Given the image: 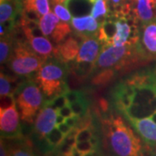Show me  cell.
I'll list each match as a JSON object with an SVG mask.
<instances>
[{
	"instance_id": "cell-1",
	"label": "cell",
	"mask_w": 156,
	"mask_h": 156,
	"mask_svg": "<svg viewBox=\"0 0 156 156\" xmlns=\"http://www.w3.org/2000/svg\"><path fill=\"white\" fill-rule=\"evenodd\" d=\"M103 145L110 156H143L140 139L120 116L111 115L102 121Z\"/></svg>"
},
{
	"instance_id": "cell-2",
	"label": "cell",
	"mask_w": 156,
	"mask_h": 156,
	"mask_svg": "<svg viewBox=\"0 0 156 156\" xmlns=\"http://www.w3.org/2000/svg\"><path fill=\"white\" fill-rule=\"evenodd\" d=\"M11 95L19 108L23 122L33 123L37 112L44 105V96L39 87L32 81H27Z\"/></svg>"
},
{
	"instance_id": "cell-3",
	"label": "cell",
	"mask_w": 156,
	"mask_h": 156,
	"mask_svg": "<svg viewBox=\"0 0 156 156\" xmlns=\"http://www.w3.org/2000/svg\"><path fill=\"white\" fill-rule=\"evenodd\" d=\"M37 82L47 96L55 97L65 94L68 91L66 67L62 63H59V62L45 63L37 72Z\"/></svg>"
},
{
	"instance_id": "cell-4",
	"label": "cell",
	"mask_w": 156,
	"mask_h": 156,
	"mask_svg": "<svg viewBox=\"0 0 156 156\" xmlns=\"http://www.w3.org/2000/svg\"><path fill=\"white\" fill-rule=\"evenodd\" d=\"M44 61V59L29 50L26 44L19 43L15 49V55L10 59L9 66L17 75L30 76L40 69Z\"/></svg>"
},
{
	"instance_id": "cell-5",
	"label": "cell",
	"mask_w": 156,
	"mask_h": 156,
	"mask_svg": "<svg viewBox=\"0 0 156 156\" xmlns=\"http://www.w3.org/2000/svg\"><path fill=\"white\" fill-rule=\"evenodd\" d=\"M0 130L2 138L14 139L22 135L19 114L16 104L6 109H0Z\"/></svg>"
},
{
	"instance_id": "cell-6",
	"label": "cell",
	"mask_w": 156,
	"mask_h": 156,
	"mask_svg": "<svg viewBox=\"0 0 156 156\" xmlns=\"http://www.w3.org/2000/svg\"><path fill=\"white\" fill-rule=\"evenodd\" d=\"M130 54L128 44L116 47L106 43L102 51L95 62V66L98 68H108L114 66Z\"/></svg>"
},
{
	"instance_id": "cell-7",
	"label": "cell",
	"mask_w": 156,
	"mask_h": 156,
	"mask_svg": "<svg viewBox=\"0 0 156 156\" xmlns=\"http://www.w3.org/2000/svg\"><path fill=\"white\" fill-rule=\"evenodd\" d=\"M57 115V110L49 102H46L35 121V132L40 138H45V136L56 127Z\"/></svg>"
},
{
	"instance_id": "cell-8",
	"label": "cell",
	"mask_w": 156,
	"mask_h": 156,
	"mask_svg": "<svg viewBox=\"0 0 156 156\" xmlns=\"http://www.w3.org/2000/svg\"><path fill=\"white\" fill-rule=\"evenodd\" d=\"M136 131L149 146H156V122L150 117L146 118H128Z\"/></svg>"
},
{
	"instance_id": "cell-9",
	"label": "cell",
	"mask_w": 156,
	"mask_h": 156,
	"mask_svg": "<svg viewBox=\"0 0 156 156\" xmlns=\"http://www.w3.org/2000/svg\"><path fill=\"white\" fill-rule=\"evenodd\" d=\"M99 39L92 36H85L83 42L81 44L80 50L76 56L77 62H93L97 60L100 51Z\"/></svg>"
},
{
	"instance_id": "cell-10",
	"label": "cell",
	"mask_w": 156,
	"mask_h": 156,
	"mask_svg": "<svg viewBox=\"0 0 156 156\" xmlns=\"http://www.w3.org/2000/svg\"><path fill=\"white\" fill-rule=\"evenodd\" d=\"M79 50V43L73 37H69L62 44H58L55 56L62 62L72 61L77 56Z\"/></svg>"
},
{
	"instance_id": "cell-11",
	"label": "cell",
	"mask_w": 156,
	"mask_h": 156,
	"mask_svg": "<svg viewBox=\"0 0 156 156\" xmlns=\"http://www.w3.org/2000/svg\"><path fill=\"white\" fill-rule=\"evenodd\" d=\"M71 25L76 32L81 34L95 33L97 28L100 26L97 20L91 15L79 17H74L71 19Z\"/></svg>"
},
{
	"instance_id": "cell-12",
	"label": "cell",
	"mask_w": 156,
	"mask_h": 156,
	"mask_svg": "<svg viewBox=\"0 0 156 156\" xmlns=\"http://www.w3.org/2000/svg\"><path fill=\"white\" fill-rule=\"evenodd\" d=\"M28 44L34 52L41 56L43 59L50 57L51 55L55 54V49L53 45L45 37H30L28 39Z\"/></svg>"
},
{
	"instance_id": "cell-13",
	"label": "cell",
	"mask_w": 156,
	"mask_h": 156,
	"mask_svg": "<svg viewBox=\"0 0 156 156\" xmlns=\"http://www.w3.org/2000/svg\"><path fill=\"white\" fill-rule=\"evenodd\" d=\"M115 25H116V32L111 41L108 42V44L116 47L129 44L128 40L130 37L131 27L127 23V20H125V18L122 17V20H119L115 23Z\"/></svg>"
},
{
	"instance_id": "cell-14",
	"label": "cell",
	"mask_w": 156,
	"mask_h": 156,
	"mask_svg": "<svg viewBox=\"0 0 156 156\" xmlns=\"http://www.w3.org/2000/svg\"><path fill=\"white\" fill-rule=\"evenodd\" d=\"M154 0H136L135 14L137 17L143 22L147 23L154 18Z\"/></svg>"
},
{
	"instance_id": "cell-15",
	"label": "cell",
	"mask_w": 156,
	"mask_h": 156,
	"mask_svg": "<svg viewBox=\"0 0 156 156\" xmlns=\"http://www.w3.org/2000/svg\"><path fill=\"white\" fill-rule=\"evenodd\" d=\"M64 4L74 16H83L91 13L94 2L91 0H67Z\"/></svg>"
},
{
	"instance_id": "cell-16",
	"label": "cell",
	"mask_w": 156,
	"mask_h": 156,
	"mask_svg": "<svg viewBox=\"0 0 156 156\" xmlns=\"http://www.w3.org/2000/svg\"><path fill=\"white\" fill-rule=\"evenodd\" d=\"M142 41L148 52L156 54V23H151L146 25Z\"/></svg>"
},
{
	"instance_id": "cell-17",
	"label": "cell",
	"mask_w": 156,
	"mask_h": 156,
	"mask_svg": "<svg viewBox=\"0 0 156 156\" xmlns=\"http://www.w3.org/2000/svg\"><path fill=\"white\" fill-rule=\"evenodd\" d=\"M59 23V17L56 14L49 12L41 17L39 21V27L41 28L44 36L51 37Z\"/></svg>"
},
{
	"instance_id": "cell-18",
	"label": "cell",
	"mask_w": 156,
	"mask_h": 156,
	"mask_svg": "<svg viewBox=\"0 0 156 156\" xmlns=\"http://www.w3.org/2000/svg\"><path fill=\"white\" fill-rule=\"evenodd\" d=\"M115 104L117 108L123 113H125V111L133 103V99L126 92L125 84L120 86L115 92Z\"/></svg>"
},
{
	"instance_id": "cell-19",
	"label": "cell",
	"mask_w": 156,
	"mask_h": 156,
	"mask_svg": "<svg viewBox=\"0 0 156 156\" xmlns=\"http://www.w3.org/2000/svg\"><path fill=\"white\" fill-rule=\"evenodd\" d=\"M99 32L97 38L105 44L111 41L116 32V25L111 21H105L99 26Z\"/></svg>"
},
{
	"instance_id": "cell-20",
	"label": "cell",
	"mask_w": 156,
	"mask_h": 156,
	"mask_svg": "<svg viewBox=\"0 0 156 156\" xmlns=\"http://www.w3.org/2000/svg\"><path fill=\"white\" fill-rule=\"evenodd\" d=\"M24 9H32L37 11L40 16L50 12V0H23Z\"/></svg>"
},
{
	"instance_id": "cell-21",
	"label": "cell",
	"mask_w": 156,
	"mask_h": 156,
	"mask_svg": "<svg viewBox=\"0 0 156 156\" xmlns=\"http://www.w3.org/2000/svg\"><path fill=\"white\" fill-rule=\"evenodd\" d=\"M8 152L10 156H35L32 153L31 143L28 140L18 144L10 146Z\"/></svg>"
},
{
	"instance_id": "cell-22",
	"label": "cell",
	"mask_w": 156,
	"mask_h": 156,
	"mask_svg": "<svg viewBox=\"0 0 156 156\" xmlns=\"http://www.w3.org/2000/svg\"><path fill=\"white\" fill-rule=\"evenodd\" d=\"M18 86L19 85L17 84L16 80L10 79L9 77H7L5 75L1 73V76H0V95H11L17 89Z\"/></svg>"
},
{
	"instance_id": "cell-23",
	"label": "cell",
	"mask_w": 156,
	"mask_h": 156,
	"mask_svg": "<svg viewBox=\"0 0 156 156\" xmlns=\"http://www.w3.org/2000/svg\"><path fill=\"white\" fill-rule=\"evenodd\" d=\"M70 32H71V30L67 23H59L58 25L56 26V28L55 29L54 32L51 35L50 38L53 39L55 44H58L65 38V37H67L68 34H69Z\"/></svg>"
},
{
	"instance_id": "cell-24",
	"label": "cell",
	"mask_w": 156,
	"mask_h": 156,
	"mask_svg": "<svg viewBox=\"0 0 156 156\" xmlns=\"http://www.w3.org/2000/svg\"><path fill=\"white\" fill-rule=\"evenodd\" d=\"M107 13H108V8H107L106 0H95L90 15L95 19H98L99 17H106Z\"/></svg>"
},
{
	"instance_id": "cell-25",
	"label": "cell",
	"mask_w": 156,
	"mask_h": 156,
	"mask_svg": "<svg viewBox=\"0 0 156 156\" xmlns=\"http://www.w3.org/2000/svg\"><path fill=\"white\" fill-rule=\"evenodd\" d=\"M65 135L62 133L59 130V128L57 127H55L49 134L45 136L46 140H48V142L50 145L54 146V147H58L63 141Z\"/></svg>"
},
{
	"instance_id": "cell-26",
	"label": "cell",
	"mask_w": 156,
	"mask_h": 156,
	"mask_svg": "<svg viewBox=\"0 0 156 156\" xmlns=\"http://www.w3.org/2000/svg\"><path fill=\"white\" fill-rule=\"evenodd\" d=\"M115 76V71L113 69H105L102 72L99 73L93 78V83L97 86L105 85L111 81Z\"/></svg>"
},
{
	"instance_id": "cell-27",
	"label": "cell",
	"mask_w": 156,
	"mask_h": 156,
	"mask_svg": "<svg viewBox=\"0 0 156 156\" xmlns=\"http://www.w3.org/2000/svg\"><path fill=\"white\" fill-rule=\"evenodd\" d=\"M69 106L72 109L74 115L76 116H83L87 113V108H88V103L84 98H82L79 101H76L73 103H70Z\"/></svg>"
},
{
	"instance_id": "cell-28",
	"label": "cell",
	"mask_w": 156,
	"mask_h": 156,
	"mask_svg": "<svg viewBox=\"0 0 156 156\" xmlns=\"http://www.w3.org/2000/svg\"><path fill=\"white\" fill-rule=\"evenodd\" d=\"M11 51V42L6 38L2 37L0 42V62L3 64L5 63L10 56Z\"/></svg>"
},
{
	"instance_id": "cell-29",
	"label": "cell",
	"mask_w": 156,
	"mask_h": 156,
	"mask_svg": "<svg viewBox=\"0 0 156 156\" xmlns=\"http://www.w3.org/2000/svg\"><path fill=\"white\" fill-rule=\"evenodd\" d=\"M54 12L57 17L61 19L62 22H69L71 21V15L67 7L63 6L62 4L58 3L54 5Z\"/></svg>"
},
{
	"instance_id": "cell-30",
	"label": "cell",
	"mask_w": 156,
	"mask_h": 156,
	"mask_svg": "<svg viewBox=\"0 0 156 156\" xmlns=\"http://www.w3.org/2000/svg\"><path fill=\"white\" fill-rule=\"evenodd\" d=\"M48 102H49L50 105L53 107L55 109H56V110L60 109V108H63V107L67 106L68 104H69V102H68V101L67 99H66L64 94L56 95L55 97H53L52 100L50 101H48Z\"/></svg>"
},
{
	"instance_id": "cell-31",
	"label": "cell",
	"mask_w": 156,
	"mask_h": 156,
	"mask_svg": "<svg viewBox=\"0 0 156 156\" xmlns=\"http://www.w3.org/2000/svg\"><path fill=\"white\" fill-rule=\"evenodd\" d=\"M91 126H92V117H91V115L89 114V112L88 111L83 116L78 118L77 123H76L75 128H76L78 130H80L83 128H89Z\"/></svg>"
},
{
	"instance_id": "cell-32",
	"label": "cell",
	"mask_w": 156,
	"mask_h": 156,
	"mask_svg": "<svg viewBox=\"0 0 156 156\" xmlns=\"http://www.w3.org/2000/svg\"><path fill=\"white\" fill-rule=\"evenodd\" d=\"M92 137H93V128L91 126L89 128L80 129L76 136V141H85V140H89Z\"/></svg>"
},
{
	"instance_id": "cell-33",
	"label": "cell",
	"mask_w": 156,
	"mask_h": 156,
	"mask_svg": "<svg viewBox=\"0 0 156 156\" xmlns=\"http://www.w3.org/2000/svg\"><path fill=\"white\" fill-rule=\"evenodd\" d=\"M76 148L82 152L83 154H86L89 152L95 150V147L93 146V144L90 142V140H85V141H76L75 144Z\"/></svg>"
},
{
	"instance_id": "cell-34",
	"label": "cell",
	"mask_w": 156,
	"mask_h": 156,
	"mask_svg": "<svg viewBox=\"0 0 156 156\" xmlns=\"http://www.w3.org/2000/svg\"><path fill=\"white\" fill-rule=\"evenodd\" d=\"M16 104V101L14 100L12 95H1L0 100V109H6L10 107L13 106Z\"/></svg>"
},
{
	"instance_id": "cell-35",
	"label": "cell",
	"mask_w": 156,
	"mask_h": 156,
	"mask_svg": "<svg viewBox=\"0 0 156 156\" xmlns=\"http://www.w3.org/2000/svg\"><path fill=\"white\" fill-rule=\"evenodd\" d=\"M64 95H65V97L67 99L69 104L73 103L76 101H79L80 99L83 98V94L79 91H76V90H68L67 92H65Z\"/></svg>"
},
{
	"instance_id": "cell-36",
	"label": "cell",
	"mask_w": 156,
	"mask_h": 156,
	"mask_svg": "<svg viewBox=\"0 0 156 156\" xmlns=\"http://www.w3.org/2000/svg\"><path fill=\"white\" fill-rule=\"evenodd\" d=\"M23 17L28 19V20H32V21H36L38 23L40 21V15L37 11H36L35 10L32 9H23Z\"/></svg>"
},
{
	"instance_id": "cell-37",
	"label": "cell",
	"mask_w": 156,
	"mask_h": 156,
	"mask_svg": "<svg viewBox=\"0 0 156 156\" xmlns=\"http://www.w3.org/2000/svg\"><path fill=\"white\" fill-rule=\"evenodd\" d=\"M57 114L61 115L62 116H63L64 118H68V117L74 115L72 109H71V108L69 106V104H68L67 106L63 107V108H62L60 109H58L57 110Z\"/></svg>"
},
{
	"instance_id": "cell-38",
	"label": "cell",
	"mask_w": 156,
	"mask_h": 156,
	"mask_svg": "<svg viewBox=\"0 0 156 156\" xmlns=\"http://www.w3.org/2000/svg\"><path fill=\"white\" fill-rule=\"evenodd\" d=\"M56 127L59 128V130H60L64 135H67V134L70 132L71 128H72L71 127H69L66 122H62L61 123V124H59V125H56Z\"/></svg>"
},
{
	"instance_id": "cell-39",
	"label": "cell",
	"mask_w": 156,
	"mask_h": 156,
	"mask_svg": "<svg viewBox=\"0 0 156 156\" xmlns=\"http://www.w3.org/2000/svg\"><path fill=\"white\" fill-rule=\"evenodd\" d=\"M78 118H79V116H76V115H72V116L68 117V118L65 119V122L67 123L69 127L75 128L76 125V123H77Z\"/></svg>"
},
{
	"instance_id": "cell-40",
	"label": "cell",
	"mask_w": 156,
	"mask_h": 156,
	"mask_svg": "<svg viewBox=\"0 0 156 156\" xmlns=\"http://www.w3.org/2000/svg\"><path fill=\"white\" fill-rule=\"evenodd\" d=\"M8 153L9 152L6 148L4 140L2 139L1 140V144H0V156H10Z\"/></svg>"
},
{
	"instance_id": "cell-41",
	"label": "cell",
	"mask_w": 156,
	"mask_h": 156,
	"mask_svg": "<svg viewBox=\"0 0 156 156\" xmlns=\"http://www.w3.org/2000/svg\"><path fill=\"white\" fill-rule=\"evenodd\" d=\"M99 106H100L101 109L102 111L106 112L108 110V101L103 99V98L100 99V101H99Z\"/></svg>"
},
{
	"instance_id": "cell-42",
	"label": "cell",
	"mask_w": 156,
	"mask_h": 156,
	"mask_svg": "<svg viewBox=\"0 0 156 156\" xmlns=\"http://www.w3.org/2000/svg\"><path fill=\"white\" fill-rule=\"evenodd\" d=\"M70 155L71 156H83V154L82 153V152H80L79 150H77L76 148V147L74 146L72 147V149L70 151Z\"/></svg>"
},
{
	"instance_id": "cell-43",
	"label": "cell",
	"mask_w": 156,
	"mask_h": 156,
	"mask_svg": "<svg viewBox=\"0 0 156 156\" xmlns=\"http://www.w3.org/2000/svg\"><path fill=\"white\" fill-rule=\"evenodd\" d=\"M65 119L63 116H62L61 115H57L56 116V125H59L62 122H65Z\"/></svg>"
},
{
	"instance_id": "cell-44",
	"label": "cell",
	"mask_w": 156,
	"mask_h": 156,
	"mask_svg": "<svg viewBox=\"0 0 156 156\" xmlns=\"http://www.w3.org/2000/svg\"><path fill=\"white\" fill-rule=\"evenodd\" d=\"M50 1H51V4H53V5H55L56 4H58V3H60V4L65 3V1H67V0H50Z\"/></svg>"
},
{
	"instance_id": "cell-45",
	"label": "cell",
	"mask_w": 156,
	"mask_h": 156,
	"mask_svg": "<svg viewBox=\"0 0 156 156\" xmlns=\"http://www.w3.org/2000/svg\"><path fill=\"white\" fill-rule=\"evenodd\" d=\"M83 156H98V155L95 154V151H92V152H89V153L83 154Z\"/></svg>"
},
{
	"instance_id": "cell-46",
	"label": "cell",
	"mask_w": 156,
	"mask_h": 156,
	"mask_svg": "<svg viewBox=\"0 0 156 156\" xmlns=\"http://www.w3.org/2000/svg\"><path fill=\"white\" fill-rule=\"evenodd\" d=\"M111 1L114 5H119L121 4V1L122 0H111Z\"/></svg>"
},
{
	"instance_id": "cell-47",
	"label": "cell",
	"mask_w": 156,
	"mask_h": 156,
	"mask_svg": "<svg viewBox=\"0 0 156 156\" xmlns=\"http://www.w3.org/2000/svg\"><path fill=\"white\" fill-rule=\"evenodd\" d=\"M150 118L154 122H156V111H154L152 114V115L150 116Z\"/></svg>"
},
{
	"instance_id": "cell-48",
	"label": "cell",
	"mask_w": 156,
	"mask_h": 156,
	"mask_svg": "<svg viewBox=\"0 0 156 156\" xmlns=\"http://www.w3.org/2000/svg\"><path fill=\"white\" fill-rule=\"evenodd\" d=\"M63 156H71V155H70V154H65V155H63Z\"/></svg>"
},
{
	"instance_id": "cell-49",
	"label": "cell",
	"mask_w": 156,
	"mask_h": 156,
	"mask_svg": "<svg viewBox=\"0 0 156 156\" xmlns=\"http://www.w3.org/2000/svg\"><path fill=\"white\" fill-rule=\"evenodd\" d=\"M154 89H155V90H156V83H155V85H154Z\"/></svg>"
},
{
	"instance_id": "cell-50",
	"label": "cell",
	"mask_w": 156,
	"mask_h": 156,
	"mask_svg": "<svg viewBox=\"0 0 156 156\" xmlns=\"http://www.w3.org/2000/svg\"><path fill=\"white\" fill-rule=\"evenodd\" d=\"M154 4H156V0H154Z\"/></svg>"
},
{
	"instance_id": "cell-51",
	"label": "cell",
	"mask_w": 156,
	"mask_h": 156,
	"mask_svg": "<svg viewBox=\"0 0 156 156\" xmlns=\"http://www.w3.org/2000/svg\"><path fill=\"white\" fill-rule=\"evenodd\" d=\"M91 1H92V2H95V0H91Z\"/></svg>"
},
{
	"instance_id": "cell-52",
	"label": "cell",
	"mask_w": 156,
	"mask_h": 156,
	"mask_svg": "<svg viewBox=\"0 0 156 156\" xmlns=\"http://www.w3.org/2000/svg\"><path fill=\"white\" fill-rule=\"evenodd\" d=\"M155 156H156V154H155Z\"/></svg>"
}]
</instances>
